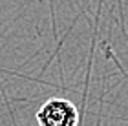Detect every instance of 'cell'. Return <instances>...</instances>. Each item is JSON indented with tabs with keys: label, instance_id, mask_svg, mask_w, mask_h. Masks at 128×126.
<instances>
[{
	"label": "cell",
	"instance_id": "obj_1",
	"mask_svg": "<svg viewBox=\"0 0 128 126\" xmlns=\"http://www.w3.org/2000/svg\"><path fill=\"white\" fill-rule=\"evenodd\" d=\"M38 126H79V110L72 101L51 97L37 112Z\"/></svg>",
	"mask_w": 128,
	"mask_h": 126
}]
</instances>
